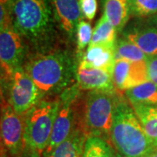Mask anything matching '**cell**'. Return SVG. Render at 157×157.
<instances>
[{
    "instance_id": "11",
    "label": "cell",
    "mask_w": 157,
    "mask_h": 157,
    "mask_svg": "<svg viewBox=\"0 0 157 157\" xmlns=\"http://www.w3.org/2000/svg\"><path fill=\"white\" fill-rule=\"evenodd\" d=\"M52 8L62 32L70 39L76 38L78 25L83 15L79 0H52Z\"/></svg>"
},
{
    "instance_id": "16",
    "label": "cell",
    "mask_w": 157,
    "mask_h": 157,
    "mask_svg": "<svg viewBox=\"0 0 157 157\" xmlns=\"http://www.w3.org/2000/svg\"><path fill=\"white\" fill-rule=\"evenodd\" d=\"M118 32L122 31L131 15L129 0H104V13Z\"/></svg>"
},
{
    "instance_id": "12",
    "label": "cell",
    "mask_w": 157,
    "mask_h": 157,
    "mask_svg": "<svg viewBox=\"0 0 157 157\" xmlns=\"http://www.w3.org/2000/svg\"><path fill=\"white\" fill-rule=\"evenodd\" d=\"M76 81L80 90L106 93L116 92L113 74L102 69L78 66Z\"/></svg>"
},
{
    "instance_id": "13",
    "label": "cell",
    "mask_w": 157,
    "mask_h": 157,
    "mask_svg": "<svg viewBox=\"0 0 157 157\" xmlns=\"http://www.w3.org/2000/svg\"><path fill=\"white\" fill-rule=\"evenodd\" d=\"M114 65L115 45H89L78 63V67L102 69L112 74Z\"/></svg>"
},
{
    "instance_id": "9",
    "label": "cell",
    "mask_w": 157,
    "mask_h": 157,
    "mask_svg": "<svg viewBox=\"0 0 157 157\" xmlns=\"http://www.w3.org/2000/svg\"><path fill=\"white\" fill-rule=\"evenodd\" d=\"M1 140L2 145L11 157L19 156L25 146L22 115L17 114L6 101L2 104Z\"/></svg>"
},
{
    "instance_id": "27",
    "label": "cell",
    "mask_w": 157,
    "mask_h": 157,
    "mask_svg": "<svg viewBox=\"0 0 157 157\" xmlns=\"http://www.w3.org/2000/svg\"><path fill=\"white\" fill-rule=\"evenodd\" d=\"M145 157H157V147H155L151 151H149Z\"/></svg>"
},
{
    "instance_id": "15",
    "label": "cell",
    "mask_w": 157,
    "mask_h": 157,
    "mask_svg": "<svg viewBox=\"0 0 157 157\" xmlns=\"http://www.w3.org/2000/svg\"><path fill=\"white\" fill-rule=\"evenodd\" d=\"M86 135L82 128H77L66 140L43 157H82Z\"/></svg>"
},
{
    "instance_id": "5",
    "label": "cell",
    "mask_w": 157,
    "mask_h": 157,
    "mask_svg": "<svg viewBox=\"0 0 157 157\" xmlns=\"http://www.w3.org/2000/svg\"><path fill=\"white\" fill-rule=\"evenodd\" d=\"M59 107V98H43L22 115L25 144L43 154L50 140Z\"/></svg>"
},
{
    "instance_id": "20",
    "label": "cell",
    "mask_w": 157,
    "mask_h": 157,
    "mask_svg": "<svg viewBox=\"0 0 157 157\" xmlns=\"http://www.w3.org/2000/svg\"><path fill=\"white\" fill-rule=\"evenodd\" d=\"M125 59L132 62H147L148 57L138 46L126 39H120L115 44V60Z\"/></svg>"
},
{
    "instance_id": "30",
    "label": "cell",
    "mask_w": 157,
    "mask_h": 157,
    "mask_svg": "<svg viewBox=\"0 0 157 157\" xmlns=\"http://www.w3.org/2000/svg\"><path fill=\"white\" fill-rule=\"evenodd\" d=\"M156 147H157V145H156Z\"/></svg>"
},
{
    "instance_id": "21",
    "label": "cell",
    "mask_w": 157,
    "mask_h": 157,
    "mask_svg": "<svg viewBox=\"0 0 157 157\" xmlns=\"http://www.w3.org/2000/svg\"><path fill=\"white\" fill-rule=\"evenodd\" d=\"M113 147L106 140L90 136L86 138L82 157H113Z\"/></svg>"
},
{
    "instance_id": "19",
    "label": "cell",
    "mask_w": 157,
    "mask_h": 157,
    "mask_svg": "<svg viewBox=\"0 0 157 157\" xmlns=\"http://www.w3.org/2000/svg\"><path fill=\"white\" fill-rule=\"evenodd\" d=\"M118 31L103 14L93 32V37L89 45H115Z\"/></svg>"
},
{
    "instance_id": "24",
    "label": "cell",
    "mask_w": 157,
    "mask_h": 157,
    "mask_svg": "<svg viewBox=\"0 0 157 157\" xmlns=\"http://www.w3.org/2000/svg\"><path fill=\"white\" fill-rule=\"evenodd\" d=\"M79 4L81 7V11L86 18L92 20L95 17L98 4L97 0H79Z\"/></svg>"
},
{
    "instance_id": "2",
    "label": "cell",
    "mask_w": 157,
    "mask_h": 157,
    "mask_svg": "<svg viewBox=\"0 0 157 157\" xmlns=\"http://www.w3.org/2000/svg\"><path fill=\"white\" fill-rule=\"evenodd\" d=\"M24 69L44 96L60 94L77 79L76 63L67 51L39 52L24 65Z\"/></svg>"
},
{
    "instance_id": "29",
    "label": "cell",
    "mask_w": 157,
    "mask_h": 157,
    "mask_svg": "<svg viewBox=\"0 0 157 157\" xmlns=\"http://www.w3.org/2000/svg\"><path fill=\"white\" fill-rule=\"evenodd\" d=\"M153 21H154V23H155V24L156 25V27H157V13L155 14V17H154V20H153Z\"/></svg>"
},
{
    "instance_id": "14",
    "label": "cell",
    "mask_w": 157,
    "mask_h": 157,
    "mask_svg": "<svg viewBox=\"0 0 157 157\" xmlns=\"http://www.w3.org/2000/svg\"><path fill=\"white\" fill-rule=\"evenodd\" d=\"M123 35L148 58L157 56L156 26H132L123 31Z\"/></svg>"
},
{
    "instance_id": "10",
    "label": "cell",
    "mask_w": 157,
    "mask_h": 157,
    "mask_svg": "<svg viewBox=\"0 0 157 157\" xmlns=\"http://www.w3.org/2000/svg\"><path fill=\"white\" fill-rule=\"evenodd\" d=\"M147 62H132L125 59L115 60L113 72L115 88L118 91L126 92L149 81Z\"/></svg>"
},
{
    "instance_id": "4",
    "label": "cell",
    "mask_w": 157,
    "mask_h": 157,
    "mask_svg": "<svg viewBox=\"0 0 157 157\" xmlns=\"http://www.w3.org/2000/svg\"><path fill=\"white\" fill-rule=\"evenodd\" d=\"M120 97L116 92L90 91L86 94L81 112V128L86 137H100L110 143L113 114Z\"/></svg>"
},
{
    "instance_id": "6",
    "label": "cell",
    "mask_w": 157,
    "mask_h": 157,
    "mask_svg": "<svg viewBox=\"0 0 157 157\" xmlns=\"http://www.w3.org/2000/svg\"><path fill=\"white\" fill-rule=\"evenodd\" d=\"M80 88L74 83L59 94V107L54 121L50 140L42 155H48L67 139L77 128H81Z\"/></svg>"
},
{
    "instance_id": "18",
    "label": "cell",
    "mask_w": 157,
    "mask_h": 157,
    "mask_svg": "<svg viewBox=\"0 0 157 157\" xmlns=\"http://www.w3.org/2000/svg\"><path fill=\"white\" fill-rule=\"evenodd\" d=\"M131 104L157 106V86L151 80L125 92Z\"/></svg>"
},
{
    "instance_id": "1",
    "label": "cell",
    "mask_w": 157,
    "mask_h": 157,
    "mask_svg": "<svg viewBox=\"0 0 157 157\" xmlns=\"http://www.w3.org/2000/svg\"><path fill=\"white\" fill-rule=\"evenodd\" d=\"M11 12L15 29L38 53L49 52L56 37L50 0H16Z\"/></svg>"
},
{
    "instance_id": "23",
    "label": "cell",
    "mask_w": 157,
    "mask_h": 157,
    "mask_svg": "<svg viewBox=\"0 0 157 157\" xmlns=\"http://www.w3.org/2000/svg\"><path fill=\"white\" fill-rule=\"evenodd\" d=\"M93 37V29L91 24L85 20H80L78 23L77 33H76V42H77V53L78 58L83 55V51L88 45L89 46Z\"/></svg>"
},
{
    "instance_id": "22",
    "label": "cell",
    "mask_w": 157,
    "mask_h": 157,
    "mask_svg": "<svg viewBox=\"0 0 157 157\" xmlns=\"http://www.w3.org/2000/svg\"><path fill=\"white\" fill-rule=\"evenodd\" d=\"M131 15L147 17L157 13V0H129Z\"/></svg>"
},
{
    "instance_id": "7",
    "label": "cell",
    "mask_w": 157,
    "mask_h": 157,
    "mask_svg": "<svg viewBox=\"0 0 157 157\" xmlns=\"http://www.w3.org/2000/svg\"><path fill=\"white\" fill-rule=\"evenodd\" d=\"M23 39L14 25L1 29L0 61L2 80L10 82L17 69L24 67L25 44Z\"/></svg>"
},
{
    "instance_id": "17",
    "label": "cell",
    "mask_w": 157,
    "mask_h": 157,
    "mask_svg": "<svg viewBox=\"0 0 157 157\" xmlns=\"http://www.w3.org/2000/svg\"><path fill=\"white\" fill-rule=\"evenodd\" d=\"M147 136L157 145V106L131 104Z\"/></svg>"
},
{
    "instance_id": "25",
    "label": "cell",
    "mask_w": 157,
    "mask_h": 157,
    "mask_svg": "<svg viewBox=\"0 0 157 157\" xmlns=\"http://www.w3.org/2000/svg\"><path fill=\"white\" fill-rule=\"evenodd\" d=\"M147 65L149 79L157 86V56L148 58Z\"/></svg>"
},
{
    "instance_id": "8",
    "label": "cell",
    "mask_w": 157,
    "mask_h": 157,
    "mask_svg": "<svg viewBox=\"0 0 157 157\" xmlns=\"http://www.w3.org/2000/svg\"><path fill=\"white\" fill-rule=\"evenodd\" d=\"M42 99L40 90L24 67L17 69L10 81L9 102L14 111L24 115Z\"/></svg>"
},
{
    "instance_id": "28",
    "label": "cell",
    "mask_w": 157,
    "mask_h": 157,
    "mask_svg": "<svg viewBox=\"0 0 157 157\" xmlns=\"http://www.w3.org/2000/svg\"><path fill=\"white\" fill-rule=\"evenodd\" d=\"M113 157H122L118 152H114V154H113Z\"/></svg>"
},
{
    "instance_id": "3",
    "label": "cell",
    "mask_w": 157,
    "mask_h": 157,
    "mask_svg": "<svg viewBox=\"0 0 157 157\" xmlns=\"http://www.w3.org/2000/svg\"><path fill=\"white\" fill-rule=\"evenodd\" d=\"M110 143L122 157H145L155 147L131 104L120 97L114 110Z\"/></svg>"
},
{
    "instance_id": "26",
    "label": "cell",
    "mask_w": 157,
    "mask_h": 157,
    "mask_svg": "<svg viewBox=\"0 0 157 157\" xmlns=\"http://www.w3.org/2000/svg\"><path fill=\"white\" fill-rule=\"evenodd\" d=\"M18 157H43L42 154L27 146H25L21 155Z\"/></svg>"
}]
</instances>
